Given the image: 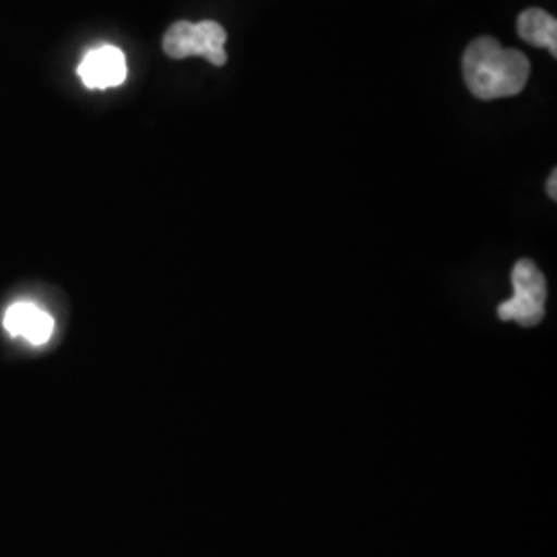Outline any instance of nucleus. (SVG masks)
<instances>
[{"instance_id":"obj_1","label":"nucleus","mask_w":557,"mask_h":557,"mask_svg":"<svg viewBox=\"0 0 557 557\" xmlns=\"http://www.w3.org/2000/svg\"><path fill=\"white\" fill-rule=\"evenodd\" d=\"M462 77L479 100H499L518 96L531 77L529 59L499 46L496 38L483 36L471 41L462 54Z\"/></svg>"},{"instance_id":"obj_2","label":"nucleus","mask_w":557,"mask_h":557,"mask_svg":"<svg viewBox=\"0 0 557 557\" xmlns=\"http://www.w3.org/2000/svg\"><path fill=\"white\" fill-rule=\"evenodd\" d=\"M512 296L498 308L499 320L520 326H537L545 319L547 281L533 260H518L512 267Z\"/></svg>"},{"instance_id":"obj_3","label":"nucleus","mask_w":557,"mask_h":557,"mask_svg":"<svg viewBox=\"0 0 557 557\" xmlns=\"http://www.w3.org/2000/svg\"><path fill=\"white\" fill-rule=\"evenodd\" d=\"M227 34L218 21H176L163 36V52L174 60L202 57L215 66L227 62Z\"/></svg>"},{"instance_id":"obj_4","label":"nucleus","mask_w":557,"mask_h":557,"mask_svg":"<svg viewBox=\"0 0 557 557\" xmlns=\"http://www.w3.org/2000/svg\"><path fill=\"white\" fill-rule=\"evenodd\" d=\"M77 73L87 89H110L124 83L128 69L120 48L98 46L83 57Z\"/></svg>"},{"instance_id":"obj_5","label":"nucleus","mask_w":557,"mask_h":557,"mask_svg":"<svg viewBox=\"0 0 557 557\" xmlns=\"http://www.w3.org/2000/svg\"><path fill=\"white\" fill-rule=\"evenodd\" d=\"M2 324L13 337L27 338L34 345H44L54 335V319L32 301L9 306Z\"/></svg>"},{"instance_id":"obj_6","label":"nucleus","mask_w":557,"mask_h":557,"mask_svg":"<svg viewBox=\"0 0 557 557\" xmlns=\"http://www.w3.org/2000/svg\"><path fill=\"white\" fill-rule=\"evenodd\" d=\"M518 36L527 44L545 48L557 57V21L543 9H527L518 17Z\"/></svg>"},{"instance_id":"obj_7","label":"nucleus","mask_w":557,"mask_h":557,"mask_svg":"<svg viewBox=\"0 0 557 557\" xmlns=\"http://www.w3.org/2000/svg\"><path fill=\"white\" fill-rule=\"evenodd\" d=\"M547 195H549V199H557V170L552 172V176L547 180Z\"/></svg>"}]
</instances>
